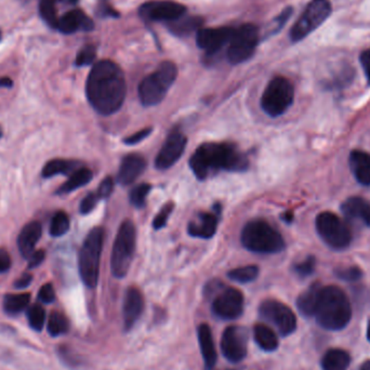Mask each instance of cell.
Here are the masks:
<instances>
[{
  "mask_svg": "<svg viewBox=\"0 0 370 370\" xmlns=\"http://www.w3.org/2000/svg\"><path fill=\"white\" fill-rule=\"evenodd\" d=\"M126 89L123 70L109 60L95 64L86 84L90 105L103 116L115 114L121 109L126 98Z\"/></svg>",
  "mask_w": 370,
  "mask_h": 370,
  "instance_id": "cell-1",
  "label": "cell"
},
{
  "mask_svg": "<svg viewBox=\"0 0 370 370\" xmlns=\"http://www.w3.org/2000/svg\"><path fill=\"white\" fill-rule=\"evenodd\" d=\"M190 167L199 180H205L218 171L240 172L248 169L249 160L234 144L207 142L190 158Z\"/></svg>",
  "mask_w": 370,
  "mask_h": 370,
  "instance_id": "cell-2",
  "label": "cell"
},
{
  "mask_svg": "<svg viewBox=\"0 0 370 370\" xmlns=\"http://www.w3.org/2000/svg\"><path fill=\"white\" fill-rule=\"evenodd\" d=\"M314 316L323 328L341 330L351 321V303L344 291L337 286L322 287Z\"/></svg>",
  "mask_w": 370,
  "mask_h": 370,
  "instance_id": "cell-3",
  "label": "cell"
},
{
  "mask_svg": "<svg viewBox=\"0 0 370 370\" xmlns=\"http://www.w3.org/2000/svg\"><path fill=\"white\" fill-rule=\"evenodd\" d=\"M242 246L254 254H273L283 252L285 240L279 231L264 220H252L240 235Z\"/></svg>",
  "mask_w": 370,
  "mask_h": 370,
  "instance_id": "cell-4",
  "label": "cell"
},
{
  "mask_svg": "<svg viewBox=\"0 0 370 370\" xmlns=\"http://www.w3.org/2000/svg\"><path fill=\"white\" fill-rule=\"evenodd\" d=\"M105 229H92L80 248L78 258L80 277L87 287H97L100 275V260H101L103 242H105Z\"/></svg>",
  "mask_w": 370,
  "mask_h": 370,
  "instance_id": "cell-5",
  "label": "cell"
},
{
  "mask_svg": "<svg viewBox=\"0 0 370 370\" xmlns=\"http://www.w3.org/2000/svg\"><path fill=\"white\" fill-rule=\"evenodd\" d=\"M177 66L169 61H164L157 70L146 76L139 86V99L144 107H154L160 105L167 95L177 78Z\"/></svg>",
  "mask_w": 370,
  "mask_h": 370,
  "instance_id": "cell-6",
  "label": "cell"
},
{
  "mask_svg": "<svg viewBox=\"0 0 370 370\" xmlns=\"http://www.w3.org/2000/svg\"><path fill=\"white\" fill-rule=\"evenodd\" d=\"M136 244V226L130 220L123 221L119 226L111 252V273L116 279H123L128 274Z\"/></svg>",
  "mask_w": 370,
  "mask_h": 370,
  "instance_id": "cell-7",
  "label": "cell"
},
{
  "mask_svg": "<svg viewBox=\"0 0 370 370\" xmlns=\"http://www.w3.org/2000/svg\"><path fill=\"white\" fill-rule=\"evenodd\" d=\"M293 98L295 90L293 84L287 78H273L262 95V109L269 116H282L293 105Z\"/></svg>",
  "mask_w": 370,
  "mask_h": 370,
  "instance_id": "cell-8",
  "label": "cell"
},
{
  "mask_svg": "<svg viewBox=\"0 0 370 370\" xmlns=\"http://www.w3.org/2000/svg\"><path fill=\"white\" fill-rule=\"evenodd\" d=\"M316 230L321 238L334 249H344L351 244V230L334 213L327 211L317 215Z\"/></svg>",
  "mask_w": 370,
  "mask_h": 370,
  "instance_id": "cell-9",
  "label": "cell"
},
{
  "mask_svg": "<svg viewBox=\"0 0 370 370\" xmlns=\"http://www.w3.org/2000/svg\"><path fill=\"white\" fill-rule=\"evenodd\" d=\"M330 15L332 5L329 0H312L291 29V40L293 43L302 40L314 32L315 29H318Z\"/></svg>",
  "mask_w": 370,
  "mask_h": 370,
  "instance_id": "cell-10",
  "label": "cell"
},
{
  "mask_svg": "<svg viewBox=\"0 0 370 370\" xmlns=\"http://www.w3.org/2000/svg\"><path fill=\"white\" fill-rule=\"evenodd\" d=\"M259 41V29L254 24H244L235 29L229 43L228 59L232 64H240L254 56Z\"/></svg>",
  "mask_w": 370,
  "mask_h": 370,
  "instance_id": "cell-11",
  "label": "cell"
},
{
  "mask_svg": "<svg viewBox=\"0 0 370 370\" xmlns=\"http://www.w3.org/2000/svg\"><path fill=\"white\" fill-rule=\"evenodd\" d=\"M259 314L264 321L275 326L282 336H289L297 328L295 313L279 301H263L259 307Z\"/></svg>",
  "mask_w": 370,
  "mask_h": 370,
  "instance_id": "cell-12",
  "label": "cell"
},
{
  "mask_svg": "<svg viewBox=\"0 0 370 370\" xmlns=\"http://www.w3.org/2000/svg\"><path fill=\"white\" fill-rule=\"evenodd\" d=\"M213 312L221 320H236L244 312V295L236 288H224L213 299Z\"/></svg>",
  "mask_w": 370,
  "mask_h": 370,
  "instance_id": "cell-13",
  "label": "cell"
},
{
  "mask_svg": "<svg viewBox=\"0 0 370 370\" xmlns=\"http://www.w3.org/2000/svg\"><path fill=\"white\" fill-rule=\"evenodd\" d=\"M187 143V137L181 131L178 129L172 130L156 156L155 167L160 170L172 167L181 157Z\"/></svg>",
  "mask_w": 370,
  "mask_h": 370,
  "instance_id": "cell-14",
  "label": "cell"
},
{
  "mask_svg": "<svg viewBox=\"0 0 370 370\" xmlns=\"http://www.w3.org/2000/svg\"><path fill=\"white\" fill-rule=\"evenodd\" d=\"M221 350L231 363H240L247 355V332L240 327L225 329L221 340Z\"/></svg>",
  "mask_w": 370,
  "mask_h": 370,
  "instance_id": "cell-15",
  "label": "cell"
},
{
  "mask_svg": "<svg viewBox=\"0 0 370 370\" xmlns=\"http://www.w3.org/2000/svg\"><path fill=\"white\" fill-rule=\"evenodd\" d=\"M187 8L174 1H151L140 8L143 19L168 23L181 17Z\"/></svg>",
  "mask_w": 370,
  "mask_h": 370,
  "instance_id": "cell-16",
  "label": "cell"
},
{
  "mask_svg": "<svg viewBox=\"0 0 370 370\" xmlns=\"http://www.w3.org/2000/svg\"><path fill=\"white\" fill-rule=\"evenodd\" d=\"M235 29L231 27L220 29H201L196 34V43L199 48L209 54H215L225 44L230 43Z\"/></svg>",
  "mask_w": 370,
  "mask_h": 370,
  "instance_id": "cell-17",
  "label": "cell"
},
{
  "mask_svg": "<svg viewBox=\"0 0 370 370\" xmlns=\"http://www.w3.org/2000/svg\"><path fill=\"white\" fill-rule=\"evenodd\" d=\"M144 307L142 293L138 288L130 287L126 291L123 300V326L126 330L132 328L140 318Z\"/></svg>",
  "mask_w": 370,
  "mask_h": 370,
  "instance_id": "cell-18",
  "label": "cell"
},
{
  "mask_svg": "<svg viewBox=\"0 0 370 370\" xmlns=\"http://www.w3.org/2000/svg\"><path fill=\"white\" fill-rule=\"evenodd\" d=\"M146 160L139 154H129L125 156L121 160V167L117 174V182L123 187L130 185L140 177L143 171L146 170Z\"/></svg>",
  "mask_w": 370,
  "mask_h": 370,
  "instance_id": "cell-19",
  "label": "cell"
},
{
  "mask_svg": "<svg viewBox=\"0 0 370 370\" xmlns=\"http://www.w3.org/2000/svg\"><path fill=\"white\" fill-rule=\"evenodd\" d=\"M218 228V215L211 213H201L189 223L187 232L193 238H211Z\"/></svg>",
  "mask_w": 370,
  "mask_h": 370,
  "instance_id": "cell-20",
  "label": "cell"
},
{
  "mask_svg": "<svg viewBox=\"0 0 370 370\" xmlns=\"http://www.w3.org/2000/svg\"><path fill=\"white\" fill-rule=\"evenodd\" d=\"M56 29L64 34H73L77 31H91L93 22L80 10H72L59 19Z\"/></svg>",
  "mask_w": 370,
  "mask_h": 370,
  "instance_id": "cell-21",
  "label": "cell"
},
{
  "mask_svg": "<svg viewBox=\"0 0 370 370\" xmlns=\"http://www.w3.org/2000/svg\"><path fill=\"white\" fill-rule=\"evenodd\" d=\"M341 210L348 220L362 223L370 228V203L362 197H350L341 206Z\"/></svg>",
  "mask_w": 370,
  "mask_h": 370,
  "instance_id": "cell-22",
  "label": "cell"
},
{
  "mask_svg": "<svg viewBox=\"0 0 370 370\" xmlns=\"http://www.w3.org/2000/svg\"><path fill=\"white\" fill-rule=\"evenodd\" d=\"M41 233H43V228H41L40 223L37 221H33L25 225L20 233L17 246H19L21 254L26 259L34 254L35 247L40 240Z\"/></svg>",
  "mask_w": 370,
  "mask_h": 370,
  "instance_id": "cell-23",
  "label": "cell"
},
{
  "mask_svg": "<svg viewBox=\"0 0 370 370\" xmlns=\"http://www.w3.org/2000/svg\"><path fill=\"white\" fill-rule=\"evenodd\" d=\"M197 332H199V348H201L206 369H213L217 363V351H215L210 327L207 324L199 325Z\"/></svg>",
  "mask_w": 370,
  "mask_h": 370,
  "instance_id": "cell-24",
  "label": "cell"
},
{
  "mask_svg": "<svg viewBox=\"0 0 370 370\" xmlns=\"http://www.w3.org/2000/svg\"><path fill=\"white\" fill-rule=\"evenodd\" d=\"M348 162L358 183L365 187L370 185V154L363 151H353Z\"/></svg>",
  "mask_w": 370,
  "mask_h": 370,
  "instance_id": "cell-25",
  "label": "cell"
},
{
  "mask_svg": "<svg viewBox=\"0 0 370 370\" xmlns=\"http://www.w3.org/2000/svg\"><path fill=\"white\" fill-rule=\"evenodd\" d=\"M321 288H322V286L320 284H313L307 291L299 295L297 300V307L301 314L307 317L314 316Z\"/></svg>",
  "mask_w": 370,
  "mask_h": 370,
  "instance_id": "cell-26",
  "label": "cell"
},
{
  "mask_svg": "<svg viewBox=\"0 0 370 370\" xmlns=\"http://www.w3.org/2000/svg\"><path fill=\"white\" fill-rule=\"evenodd\" d=\"M256 344L265 352L275 351L279 348V338L273 329L263 324H256L254 329Z\"/></svg>",
  "mask_w": 370,
  "mask_h": 370,
  "instance_id": "cell-27",
  "label": "cell"
},
{
  "mask_svg": "<svg viewBox=\"0 0 370 370\" xmlns=\"http://www.w3.org/2000/svg\"><path fill=\"white\" fill-rule=\"evenodd\" d=\"M351 358L348 352L340 348H332L326 352L322 360L323 370H346Z\"/></svg>",
  "mask_w": 370,
  "mask_h": 370,
  "instance_id": "cell-28",
  "label": "cell"
},
{
  "mask_svg": "<svg viewBox=\"0 0 370 370\" xmlns=\"http://www.w3.org/2000/svg\"><path fill=\"white\" fill-rule=\"evenodd\" d=\"M203 24V19L199 17H183L169 22V29L178 36H187L192 33L199 32Z\"/></svg>",
  "mask_w": 370,
  "mask_h": 370,
  "instance_id": "cell-29",
  "label": "cell"
},
{
  "mask_svg": "<svg viewBox=\"0 0 370 370\" xmlns=\"http://www.w3.org/2000/svg\"><path fill=\"white\" fill-rule=\"evenodd\" d=\"M92 177H93V174L88 168L75 170L70 179L56 191V194H68L79 187H85L86 184L91 181Z\"/></svg>",
  "mask_w": 370,
  "mask_h": 370,
  "instance_id": "cell-30",
  "label": "cell"
},
{
  "mask_svg": "<svg viewBox=\"0 0 370 370\" xmlns=\"http://www.w3.org/2000/svg\"><path fill=\"white\" fill-rule=\"evenodd\" d=\"M31 301L29 293H11L3 299V310L10 315L19 314L29 307Z\"/></svg>",
  "mask_w": 370,
  "mask_h": 370,
  "instance_id": "cell-31",
  "label": "cell"
},
{
  "mask_svg": "<svg viewBox=\"0 0 370 370\" xmlns=\"http://www.w3.org/2000/svg\"><path fill=\"white\" fill-rule=\"evenodd\" d=\"M77 162L73 160H54L47 162L43 169V177H54L56 174H68L73 171L77 166Z\"/></svg>",
  "mask_w": 370,
  "mask_h": 370,
  "instance_id": "cell-32",
  "label": "cell"
},
{
  "mask_svg": "<svg viewBox=\"0 0 370 370\" xmlns=\"http://www.w3.org/2000/svg\"><path fill=\"white\" fill-rule=\"evenodd\" d=\"M229 279L240 284H248L256 281L259 276V268L256 265H246L231 270L228 273Z\"/></svg>",
  "mask_w": 370,
  "mask_h": 370,
  "instance_id": "cell-33",
  "label": "cell"
},
{
  "mask_svg": "<svg viewBox=\"0 0 370 370\" xmlns=\"http://www.w3.org/2000/svg\"><path fill=\"white\" fill-rule=\"evenodd\" d=\"M68 330V321L65 315L61 312L51 313L48 320V332L51 336L58 337L64 334Z\"/></svg>",
  "mask_w": 370,
  "mask_h": 370,
  "instance_id": "cell-34",
  "label": "cell"
},
{
  "mask_svg": "<svg viewBox=\"0 0 370 370\" xmlns=\"http://www.w3.org/2000/svg\"><path fill=\"white\" fill-rule=\"evenodd\" d=\"M70 230V218L64 211H58L50 223V234L54 238H60Z\"/></svg>",
  "mask_w": 370,
  "mask_h": 370,
  "instance_id": "cell-35",
  "label": "cell"
},
{
  "mask_svg": "<svg viewBox=\"0 0 370 370\" xmlns=\"http://www.w3.org/2000/svg\"><path fill=\"white\" fill-rule=\"evenodd\" d=\"M56 0H40L39 3V13L41 17L48 23L50 26H58L59 17H56Z\"/></svg>",
  "mask_w": 370,
  "mask_h": 370,
  "instance_id": "cell-36",
  "label": "cell"
},
{
  "mask_svg": "<svg viewBox=\"0 0 370 370\" xmlns=\"http://www.w3.org/2000/svg\"><path fill=\"white\" fill-rule=\"evenodd\" d=\"M151 189L152 187L148 183L139 184L136 187H133L129 194L131 205L134 206L136 208H143L146 206V199H148Z\"/></svg>",
  "mask_w": 370,
  "mask_h": 370,
  "instance_id": "cell-37",
  "label": "cell"
},
{
  "mask_svg": "<svg viewBox=\"0 0 370 370\" xmlns=\"http://www.w3.org/2000/svg\"><path fill=\"white\" fill-rule=\"evenodd\" d=\"M27 320H29V326L32 327L34 330H41L46 321V312L44 307L39 305H32L27 310Z\"/></svg>",
  "mask_w": 370,
  "mask_h": 370,
  "instance_id": "cell-38",
  "label": "cell"
},
{
  "mask_svg": "<svg viewBox=\"0 0 370 370\" xmlns=\"http://www.w3.org/2000/svg\"><path fill=\"white\" fill-rule=\"evenodd\" d=\"M174 209V203L172 201L164 203L153 221V228L155 230H160V229L164 228V225L167 224L168 219H169Z\"/></svg>",
  "mask_w": 370,
  "mask_h": 370,
  "instance_id": "cell-39",
  "label": "cell"
},
{
  "mask_svg": "<svg viewBox=\"0 0 370 370\" xmlns=\"http://www.w3.org/2000/svg\"><path fill=\"white\" fill-rule=\"evenodd\" d=\"M95 56H97V49L92 45H88V46L84 47L82 50L79 51V54H77L76 58V65L77 66H87L93 63Z\"/></svg>",
  "mask_w": 370,
  "mask_h": 370,
  "instance_id": "cell-40",
  "label": "cell"
},
{
  "mask_svg": "<svg viewBox=\"0 0 370 370\" xmlns=\"http://www.w3.org/2000/svg\"><path fill=\"white\" fill-rule=\"evenodd\" d=\"M314 269L315 258L312 256H307V259L293 266V271L300 277H307V276L311 275L314 272Z\"/></svg>",
  "mask_w": 370,
  "mask_h": 370,
  "instance_id": "cell-41",
  "label": "cell"
},
{
  "mask_svg": "<svg viewBox=\"0 0 370 370\" xmlns=\"http://www.w3.org/2000/svg\"><path fill=\"white\" fill-rule=\"evenodd\" d=\"M98 201H99V197H98L97 194H88L87 196L82 199V203H80V213H82V215H88V213H91V211L95 208Z\"/></svg>",
  "mask_w": 370,
  "mask_h": 370,
  "instance_id": "cell-42",
  "label": "cell"
},
{
  "mask_svg": "<svg viewBox=\"0 0 370 370\" xmlns=\"http://www.w3.org/2000/svg\"><path fill=\"white\" fill-rule=\"evenodd\" d=\"M152 131L153 128H151V127L142 129V130L133 133L131 136L123 139V143L127 144V146H136L138 143L142 142L143 140H146V139L150 136L151 133H152Z\"/></svg>",
  "mask_w": 370,
  "mask_h": 370,
  "instance_id": "cell-43",
  "label": "cell"
},
{
  "mask_svg": "<svg viewBox=\"0 0 370 370\" xmlns=\"http://www.w3.org/2000/svg\"><path fill=\"white\" fill-rule=\"evenodd\" d=\"M113 190H114V180L111 179V177H107L100 184L97 192L98 197L99 199H109Z\"/></svg>",
  "mask_w": 370,
  "mask_h": 370,
  "instance_id": "cell-44",
  "label": "cell"
},
{
  "mask_svg": "<svg viewBox=\"0 0 370 370\" xmlns=\"http://www.w3.org/2000/svg\"><path fill=\"white\" fill-rule=\"evenodd\" d=\"M337 275L340 279H344V281L353 282L361 279L362 271L355 268V266H352V268H348V269L339 270V271H337Z\"/></svg>",
  "mask_w": 370,
  "mask_h": 370,
  "instance_id": "cell-45",
  "label": "cell"
},
{
  "mask_svg": "<svg viewBox=\"0 0 370 370\" xmlns=\"http://www.w3.org/2000/svg\"><path fill=\"white\" fill-rule=\"evenodd\" d=\"M39 301L43 303H51L54 302L56 299V293H54V286L51 284H46L40 288V291L38 293Z\"/></svg>",
  "mask_w": 370,
  "mask_h": 370,
  "instance_id": "cell-46",
  "label": "cell"
},
{
  "mask_svg": "<svg viewBox=\"0 0 370 370\" xmlns=\"http://www.w3.org/2000/svg\"><path fill=\"white\" fill-rule=\"evenodd\" d=\"M45 254L44 250H38V252H35L32 256L29 258V269H34L37 266L40 265L43 262H44Z\"/></svg>",
  "mask_w": 370,
  "mask_h": 370,
  "instance_id": "cell-47",
  "label": "cell"
},
{
  "mask_svg": "<svg viewBox=\"0 0 370 370\" xmlns=\"http://www.w3.org/2000/svg\"><path fill=\"white\" fill-rule=\"evenodd\" d=\"M11 266V258L5 249H0V274L5 273Z\"/></svg>",
  "mask_w": 370,
  "mask_h": 370,
  "instance_id": "cell-48",
  "label": "cell"
},
{
  "mask_svg": "<svg viewBox=\"0 0 370 370\" xmlns=\"http://www.w3.org/2000/svg\"><path fill=\"white\" fill-rule=\"evenodd\" d=\"M361 64L363 66L364 72H365L366 77H367L368 84L370 85V49L364 51L361 54Z\"/></svg>",
  "mask_w": 370,
  "mask_h": 370,
  "instance_id": "cell-49",
  "label": "cell"
},
{
  "mask_svg": "<svg viewBox=\"0 0 370 370\" xmlns=\"http://www.w3.org/2000/svg\"><path fill=\"white\" fill-rule=\"evenodd\" d=\"M32 275L29 273L23 274L17 282H15V286L17 289H23V288H26L29 284L32 283Z\"/></svg>",
  "mask_w": 370,
  "mask_h": 370,
  "instance_id": "cell-50",
  "label": "cell"
},
{
  "mask_svg": "<svg viewBox=\"0 0 370 370\" xmlns=\"http://www.w3.org/2000/svg\"><path fill=\"white\" fill-rule=\"evenodd\" d=\"M13 80L10 79L9 77L0 78V87L11 88L13 87Z\"/></svg>",
  "mask_w": 370,
  "mask_h": 370,
  "instance_id": "cell-51",
  "label": "cell"
},
{
  "mask_svg": "<svg viewBox=\"0 0 370 370\" xmlns=\"http://www.w3.org/2000/svg\"><path fill=\"white\" fill-rule=\"evenodd\" d=\"M283 219L286 222H291L293 219V215H291V213H286L285 215H283Z\"/></svg>",
  "mask_w": 370,
  "mask_h": 370,
  "instance_id": "cell-52",
  "label": "cell"
},
{
  "mask_svg": "<svg viewBox=\"0 0 370 370\" xmlns=\"http://www.w3.org/2000/svg\"><path fill=\"white\" fill-rule=\"evenodd\" d=\"M60 3H65V5H74L77 3V0H59Z\"/></svg>",
  "mask_w": 370,
  "mask_h": 370,
  "instance_id": "cell-53",
  "label": "cell"
},
{
  "mask_svg": "<svg viewBox=\"0 0 370 370\" xmlns=\"http://www.w3.org/2000/svg\"><path fill=\"white\" fill-rule=\"evenodd\" d=\"M360 370H370V361L366 362L362 365L361 369Z\"/></svg>",
  "mask_w": 370,
  "mask_h": 370,
  "instance_id": "cell-54",
  "label": "cell"
},
{
  "mask_svg": "<svg viewBox=\"0 0 370 370\" xmlns=\"http://www.w3.org/2000/svg\"><path fill=\"white\" fill-rule=\"evenodd\" d=\"M367 337H368V340H369L370 341V321H369V324H368Z\"/></svg>",
  "mask_w": 370,
  "mask_h": 370,
  "instance_id": "cell-55",
  "label": "cell"
},
{
  "mask_svg": "<svg viewBox=\"0 0 370 370\" xmlns=\"http://www.w3.org/2000/svg\"><path fill=\"white\" fill-rule=\"evenodd\" d=\"M1 136H3V129L0 127V138H1Z\"/></svg>",
  "mask_w": 370,
  "mask_h": 370,
  "instance_id": "cell-56",
  "label": "cell"
},
{
  "mask_svg": "<svg viewBox=\"0 0 370 370\" xmlns=\"http://www.w3.org/2000/svg\"><path fill=\"white\" fill-rule=\"evenodd\" d=\"M0 39H1V33H0Z\"/></svg>",
  "mask_w": 370,
  "mask_h": 370,
  "instance_id": "cell-57",
  "label": "cell"
}]
</instances>
